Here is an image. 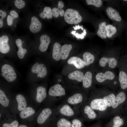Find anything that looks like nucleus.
Listing matches in <instances>:
<instances>
[{
    "label": "nucleus",
    "instance_id": "5701e85b",
    "mask_svg": "<svg viewBox=\"0 0 127 127\" xmlns=\"http://www.w3.org/2000/svg\"><path fill=\"white\" fill-rule=\"evenodd\" d=\"M126 99V95L123 92H119L115 97L114 102L112 106V108H115L119 104L124 101Z\"/></svg>",
    "mask_w": 127,
    "mask_h": 127
},
{
    "label": "nucleus",
    "instance_id": "412c9836",
    "mask_svg": "<svg viewBox=\"0 0 127 127\" xmlns=\"http://www.w3.org/2000/svg\"><path fill=\"white\" fill-rule=\"evenodd\" d=\"M72 48V46L71 44H65L62 46L61 51V59L64 60L67 58Z\"/></svg>",
    "mask_w": 127,
    "mask_h": 127
},
{
    "label": "nucleus",
    "instance_id": "49530a36",
    "mask_svg": "<svg viewBox=\"0 0 127 127\" xmlns=\"http://www.w3.org/2000/svg\"><path fill=\"white\" fill-rule=\"evenodd\" d=\"M19 127H27V126L24 125H21Z\"/></svg>",
    "mask_w": 127,
    "mask_h": 127
},
{
    "label": "nucleus",
    "instance_id": "ea45409f",
    "mask_svg": "<svg viewBox=\"0 0 127 127\" xmlns=\"http://www.w3.org/2000/svg\"><path fill=\"white\" fill-rule=\"evenodd\" d=\"M71 33L74 36H75L77 38L81 39L84 38L86 34H79L76 33V31H72Z\"/></svg>",
    "mask_w": 127,
    "mask_h": 127
},
{
    "label": "nucleus",
    "instance_id": "2eb2a0df",
    "mask_svg": "<svg viewBox=\"0 0 127 127\" xmlns=\"http://www.w3.org/2000/svg\"><path fill=\"white\" fill-rule=\"evenodd\" d=\"M106 11L107 15L110 19L119 22L121 21V17L119 12L116 10L109 7L107 8Z\"/></svg>",
    "mask_w": 127,
    "mask_h": 127
},
{
    "label": "nucleus",
    "instance_id": "aec40b11",
    "mask_svg": "<svg viewBox=\"0 0 127 127\" xmlns=\"http://www.w3.org/2000/svg\"><path fill=\"white\" fill-rule=\"evenodd\" d=\"M84 77L83 73L79 71H74L70 73L68 75L69 79L80 82L83 81Z\"/></svg>",
    "mask_w": 127,
    "mask_h": 127
},
{
    "label": "nucleus",
    "instance_id": "39448f33",
    "mask_svg": "<svg viewBox=\"0 0 127 127\" xmlns=\"http://www.w3.org/2000/svg\"><path fill=\"white\" fill-rule=\"evenodd\" d=\"M1 75L8 82H11L16 78V73L13 68L10 65L5 64L1 68Z\"/></svg>",
    "mask_w": 127,
    "mask_h": 127
},
{
    "label": "nucleus",
    "instance_id": "de8ad7c7",
    "mask_svg": "<svg viewBox=\"0 0 127 127\" xmlns=\"http://www.w3.org/2000/svg\"><path fill=\"white\" fill-rule=\"evenodd\" d=\"M1 114H0V117H1Z\"/></svg>",
    "mask_w": 127,
    "mask_h": 127
},
{
    "label": "nucleus",
    "instance_id": "c756f323",
    "mask_svg": "<svg viewBox=\"0 0 127 127\" xmlns=\"http://www.w3.org/2000/svg\"><path fill=\"white\" fill-rule=\"evenodd\" d=\"M52 10L51 8L48 7H45L43 11L39 14L40 17L44 19H45L46 17L48 19H51L52 18Z\"/></svg>",
    "mask_w": 127,
    "mask_h": 127
},
{
    "label": "nucleus",
    "instance_id": "b1692460",
    "mask_svg": "<svg viewBox=\"0 0 127 127\" xmlns=\"http://www.w3.org/2000/svg\"><path fill=\"white\" fill-rule=\"evenodd\" d=\"M92 75L91 72L88 71L86 72L84 75L83 82V87L86 88L90 87L91 84Z\"/></svg>",
    "mask_w": 127,
    "mask_h": 127
},
{
    "label": "nucleus",
    "instance_id": "c03bdc74",
    "mask_svg": "<svg viewBox=\"0 0 127 127\" xmlns=\"http://www.w3.org/2000/svg\"><path fill=\"white\" fill-rule=\"evenodd\" d=\"M82 26H80L79 25H75V27L73 26V27L74 28V30H75L80 29Z\"/></svg>",
    "mask_w": 127,
    "mask_h": 127
},
{
    "label": "nucleus",
    "instance_id": "9d476101",
    "mask_svg": "<svg viewBox=\"0 0 127 127\" xmlns=\"http://www.w3.org/2000/svg\"><path fill=\"white\" fill-rule=\"evenodd\" d=\"M108 63L109 67L111 68H114L117 65V60L114 58H108L103 57L101 58L99 61V64L102 67H105Z\"/></svg>",
    "mask_w": 127,
    "mask_h": 127
},
{
    "label": "nucleus",
    "instance_id": "a211bd4d",
    "mask_svg": "<svg viewBox=\"0 0 127 127\" xmlns=\"http://www.w3.org/2000/svg\"><path fill=\"white\" fill-rule=\"evenodd\" d=\"M16 99L18 103V109L22 111L26 108L27 103L25 98L23 95L19 94L17 95Z\"/></svg>",
    "mask_w": 127,
    "mask_h": 127
},
{
    "label": "nucleus",
    "instance_id": "bb28decb",
    "mask_svg": "<svg viewBox=\"0 0 127 127\" xmlns=\"http://www.w3.org/2000/svg\"><path fill=\"white\" fill-rule=\"evenodd\" d=\"M83 60L85 65L88 66L94 62L95 57L93 55L90 53L85 52L83 55Z\"/></svg>",
    "mask_w": 127,
    "mask_h": 127
},
{
    "label": "nucleus",
    "instance_id": "2f4dec72",
    "mask_svg": "<svg viewBox=\"0 0 127 127\" xmlns=\"http://www.w3.org/2000/svg\"><path fill=\"white\" fill-rule=\"evenodd\" d=\"M115 97L114 95L111 94L104 97L103 99L106 106L108 107H110L114 103Z\"/></svg>",
    "mask_w": 127,
    "mask_h": 127
},
{
    "label": "nucleus",
    "instance_id": "9b49d317",
    "mask_svg": "<svg viewBox=\"0 0 127 127\" xmlns=\"http://www.w3.org/2000/svg\"><path fill=\"white\" fill-rule=\"evenodd\" d=\"M9 40L6 35L2 36L0 37V51L3 53L8 52L10 50V47L8 43Z\"/></svg>",
    "mask_w": 127,
    "mask_h": 127
},
{
    "label": "nucleus",
    "instance_id": "a878e982",
    "mask_svg": "<svg viewBox=\"0 0 127 127\" xmlns=\"http://www.w3.org/2000/svg\"><path fill=\"white\" fill-rule=\"evenodd\" d=\"M57 127H71V123L67 118L58 116Z\"/></svg>",
    "mask_w": 127,
    "mask_h": 127
},
{
    "label": "nucleus",
    "instance_id": "20e7f679",
    "mask_svg": "<svg viewBox=\"0 0 127 127\" xmlns=\"http://www.w3.org/2000/svg\"><path fill=\"white\" fill-rule=\"evenodd\" d=\"M48 93L50 96L60 99L64 98L66 95L65 89L59 84H57L50 87Z\"/></svg>",
    "mask_w": 127,
    "mask_h": 127
},
{
    "label": "nucleus",
    "instance_id": "4c0bfd02",
    "mask_svg": "<svg viewBox=\"0 0 127 127\" xmlns=\"http://www.w3.org/2000/svg\"><path fill=\"white\" fill-rule=\"evenodd\" d=\"M14 3L15 6L17 8L20 9L24 8L25 5V2L22 0H16Z\"/></svg>",
    "mask_w": 127,
    "mask_h": 127
},
{
    "label": "nucleus",
    "instance_id": "37998d69",
    "mask_svg": "<svg viewBox=\"0 0 127 127\" xmlns=\"http://www.w3.org/2000/svg\"><path fill=\"white\" fill-rule=\"evenodd\" d=\"M6 13L5 12L1 10H0V16L1 17L0 20H3L4 18L6 16Z\"/></svg>",
    "mask_w": 127,
    "mask_h": 127
},
{
    "label": "nucleus",
    "instance_id": "58836bf2",
    "mask_svg": "<svg viewBox=\"0 0 127 127\" xmlns=\"http://www.w3.org/2000/svg\"><path fill=\"white\" fill-rule=\"evenodd\" d=\"M18 122L16 120H15L10 124L7 123L4 124L2 127H18Z\"/></svg>",
    "mask_w": 127,
    "mask_h": 127
},
{
    "label": "nucleus",
    "instance_id": "f03ea898",
    "mask_svg": "<svg viewBox=\"0 0 127 127\" xmlns=\"http://www.w3.org/2000/svg\"><path fill=\"white\" fill-rule=\"evenodd\" d=\"M65 21L70 24H76L79 23L82 18L77 10L71 8L67 9L65 11L64 16Z\"/></svg>",
    "mask_w": 127,
    "mask_h": 127
},
{
    "label": "nucleus",
    "instance_id": "6e6552de",
    "mask_svg": "<svg viewBox=\"0 0 127 127\" xmlns=\"http://www.w3.org/2000/svg\"><path fill=\"white\" fill-rule=\"evenodd\" d=\"M93 109L98 110L101 111L105 110L107 106L103 99H96L92 100L90 103V106Z\"/></svg>",
    "mask_w": 127,
    "mask_h": 127
},
{
    "label": "nucleus",
    "instance_id": "f704fd0d",
    "mask_svg": "<svg viewBox=\"0 0 127 127\" xmlns=\"http://www.w3.org/2000/svg\"><path fill=\"white\" fill-rule=\"evenodd\" d=\"M114 124L112 127H119L123 124L124 121L119 116L115 117L113 119Z\"/></svg>",
    "mask_w": 127,
    "mask_h": 127
},
{
    "label": "nucleus",
    "instance_id": "e433bc0d",
    "mask_svg": "<svg viewBox=\"0 0 127 127\" xmlns=\"http://www.w3.org/2000/svg\"><path fill=\"white\" fill-rule=\"evenodd\" d=\"M71 127H81L82 123L76 117L73 118L72 121Z\"/></svg>",
    "mask_w": 127,
    "mask_h": 127
},
{
    "label": "nucleus",
    "instance_id": "f3484780",
    "mask_svg": "<svg viewBox=\"0 0 127 127\" xmlns=\"http://www.w3.org/2000/svg\"><path fill=\"white\" fill-rule=\"evenodd\" d=\"M58 6V8H54L52 9L53 15L55 18L58 17L59 15L61 16H63L64 14V11L62 9L64 6L63 2L62 1H59Z\"/></svg>",
    "mask_w": 127,
    "mask_h": 127
},
{
    "label": "nucleus",
    "instance_id": "f8f14e48",
    "mask_svg": "<svg viewBox=\"0 0 127 127\" xmlns=\"http://www.w3.org/2000/svg\"><path fill=\"white\" fill-rule=\"evenodd\" d=\"M42 24L37 17H32L31 19V23L29 28L30 31L33 33L38 32L41 30Z\"/></svg>",
    "mask_w": 127,
    "mask_h": 127
},
{
    "label": "nucleus",
    "instance_id": "6ab92c4d",
    "mask_svg": "<svg viewBox=\"0 0 127 127\" xmlns=\"http://www.w3.org/2000/svg\"><path fill=\"white\" fill-rule=\"evenodd\" d=\"M61 47L60 45L57 42L54 44L53 47L52 57L55 60L58 61L61 58Z\"/></svg>",
    "mask_w": 127,
    "mask_h": 127
},
{
    "label": "nucleus",
    "instance_id": "79ce46f5",
    "mask_svg": "<svg viewBox=\"0 0 127 127\" xmlns=\"http://www.w3.org/2000/svg\"><path fill=\"white\" fill-rule=\"evenodd\" d=\"M13 19L12 17L10 15L8 16L7 18V21L8 25L10 26L12 25L13 23Z\"/></svg>",
    "mask_w": 127,
    "mask_h": 127
},
{
    "label": "nucleus",
    "instance_id": "cd10ccee",
    "mask_svg": "<svg viewBox=\"0 0 127 127\" xmlns=\"http://www.w3.org/2000/svg\"><path fill=\"white\" fill-rule=\"evenodd\" d=\"M35 110L32 107H26L20 113V116L22 119H25L33 115L35 113Z\"/></svg>",
    "mask_w": 127,
    "mask_h": 127
},
{
    "label": "nucleus",
    "instance_id": "dca6fc26",
    "mask_svg": "<svg viewBox=\"0 0 127 127\" xmlns=\"http://www.w3.org/2000/svg\"><path fill=\"white\" fill-rule=\"evenodd\" d=\"M47 92L46 88L42 86L38 87L37 89L36 100L38 103H40L46 98Z\"/></svg>",
    "mask_w": 127,
    "mask_h": 127
},
{
    "label": "nucleus",
    "instance_id": "c85d7f7f",
    "mask_svg": "<svg viewBox=\"0 0 127 127\" xmlns=\"http://www.w3.org/2000/svg\"><path fill=\"white\" fill-rule=\"evenodd\" d=\"M106 23L105 22H102L99 25V28L97 32V35L103 39H105L107 37L106 32Z\"/></svg>",
    "mask_w": 127,
    "mask_h": 127
},
{
    "label": "nucleus",
    "instance_id": "7c9ffc66",
    "mask_svg": "<svg viewBox=\"0 0 127 127\" xmlns=\"http://www.w3.org/2000/svg\"><path fill=\"white\" fill-rule=\"evenodd\" d=\"M83 112L90 119H93L96 117V114L90 106L88 105H86L84 107Z\"/></svg>",
    "mask_w": 127,
    "mask_h": 127
},
{
    "label": "nucleus",
    "instance_id": "f257e3e1",
    "mask_svg": "<svg viewBox=\"0 0 127 127\" xmlns=\"http://www.w3.org/2000/svg\"><path fill=\"white\" fill-rule=\"evenodd\" d=\"M56 110L57 116L73 118L77 117L78 110L67 103H63L57 106Z\"/></svg>",
    "mask_w": 127,
    "mask_h": 127
},
{
    "label": "nucleus",
    "instance_id": "4468645a",
    "mask_svg": "<svg viewBox=\"0 0 127 127\" xmlns=\"http://www.w3.org/2000/svg\"><path fill=\"white\" fill-rule=\"evenodd\" d=\"M68 64H72L77 69H81L85 66L83 60L79 57L73 56L70 57L67 60Z\"/></svg>",
    "mask_w": 127,
    "mask_h": 127
},
{
    "label": "nucleus",
    "instance_id": "ddd939ff",
    "mask_svg": "<svg viewBox=\"0 0 127 127\" xmlns=\"http://www.w3.org/2000/svg\"><path fill=\"white\" fill-rule=\"evenodd\" d=\"M40 44L39 47L40 51L42 52L46 51L50 42V37L46 35H43L40 37Z\"/></svg>",
    "mask_w": 127,
    "mask_h": 127
},
{
    "label": "nucleus",
    "instance_id": "a19ab883",
    "mask_svg": "<svg viewBox=\"0 0 127 127\" xmlns=\"http://www.w3.org/2000/svg\"><path fill=\"white\" fill-rule=\"evenodd\" d=\"M10 14L12 17L13 19L17 18L18 17V15L17 13L15 11L12 10L10 12Z\"/></svg>",
    "mask_w": 127,
    "mask_h": 127
},
{
    "label": "nucleus",
    "instance_id": "a18cd8bd",
    "mask_svg": "<svg viewBox=\"0 0 127 127\" xmlns=\"http://www.w3.org/2000/svg\"><path fill=\"white\" fill-rule=\"evenodd\" d=\"M3 25V20L0 19V28H2Z\"/></svg>",
    "mask_w": 127,
    "mask_h": 127
},
{
    "label": "nucleus",
    "instance_id": "c9c22d12",
    "mask_svg": "<svg viewBox=\"0 0 127 127\" xmlns=\"http://www.w3.org/2000/svg\"><path fill=\"white\" fill-rule=\"evenodd\" d=\"M86 1L88 5H92L99 7L102 5V2L101 0H86Z\"/></svg>",
    "mask_w": 127,
    "mask_h": 127
},
{
    "label": "nucleus",
    "instance_id": "423d86ee",
    "mask_svg": "<svg viewBox=\"0 0 127 127\" xmlns=\"http://www.w3.org/2000/svg\"><path fill=\"white\" fill-rule=\"evenodd\" d=\"M31 71L33 73L37 74V77L44 78L46 75L47 73L46 67L43 64H39L38 62L32 66Z\"/></svg>",
    "mask_w": 127,
    "mask_h": 127
},
{
    "label": "nucleus",
    "instance_id": "4be33fe9",
    "mask_svg": "<svg viewBox=\"0 0 127 127\" xmlns=\"http://www.w3.org/2000/svg\"><path fill=\"white\" fill-rule=\"evenodd\" d=\"M15 43L18 48L17 52L18 56L20 59H22L24 58L25 54L27 53V50L22 47V42L21 39L19 38L17 39Z\"/></svg>",
    "mask_w": 127,
    "mask_h": 127
},
{
    "label": "nucleus",
    "instance_id": "72a5a7b5",
    "mask_svg": "<svg viewBox=\"0 0 127 127\" xmlns=\"http://www.w3.org/2000/svg\"><path fill=\"white\" fill-rule=\"evenodd\" d=\"M9 100L7 98L4 93L0 90V103L3 106L6 107L9 104Z\"/></svg>",
    "mask_w": 127,
    "mask_h": 127
},
{
    "label": "nucleus",
    "instance_id": "393cba45",
    "mask_svg": "<svg viewBox=\"0 0 127 127\" xmlns=\"http://www.w3.org/2000/svg\"><path fill=\"white\" fill-rule=\"evenodd\" d=\"M119 80L121 88L125 89L127 87V75L123 71L119 72Z\"/></svg>",
    "mask_w": 127,
    "mask_h": 127
},
{
    "label": "nucleus",
    "instance_id": "1a4fd4ad",
    "mask_svg": "<svg viewBox=\"0 0 127 127\" xmlns=\"http://www.w3.org/2000/svg\"><path fill=\"white\" fill-rule=\"evenodd\" d=\"M115 77L114 74L110 71H106L104 74L102 72L99 73L95 76L96 80L100 83L103 82L106 79L112 80Z\"/></svg>",
    "mask_w": 127,
    "mask_h": 127
},
{
    "label": "nucleus",
    "instance_id": "473e14b6",
    "mask_svg": "<svg viewBox=\"0 0 127 127\" xmlns=\"http://www.w3.org/2000/svg\"><path fill=\"white\" fill-rule=\"evenodd\" d=\"M106 30L107 36L109 38L111 37L117 32L116 28L111 24H108L106 26Z\"/></svg>",
    "mask_w": 127,
    "mask_h": 127
},
{
    "label": "nucleus",
    "instance_id": "0eeeda50",
    "mask_svg": "<svg viewBox=\"0 0 127 127\" xmlns=\"http://www.w3.org/2000/svg\"><path fill=\"white\" fill-rule=\"evenodd\" d=\"M52 110L50 108L43 109L39 114L37 119V122L39 124L44 123L52 115Z\"/></svg>",
    "mask_w": 127,
    "mask_h": 127
},
{
    "label": "nucleus",
    "instance_id": "7ed1b4c3",
    "mask_svg": "<svg viewBox=\"0 0 127 127\" xmlns=\"http://www.w3.org/2000/svg\"><path fill=\"white\" fill-rule=\"evenodd\" d=\"M63 103L67 104L76 109L83 100L82 95L80 93H75L64 98Z\"/></svg>",
    "mask_w": 127,
    "mask_h": 127
}]
</instances>
